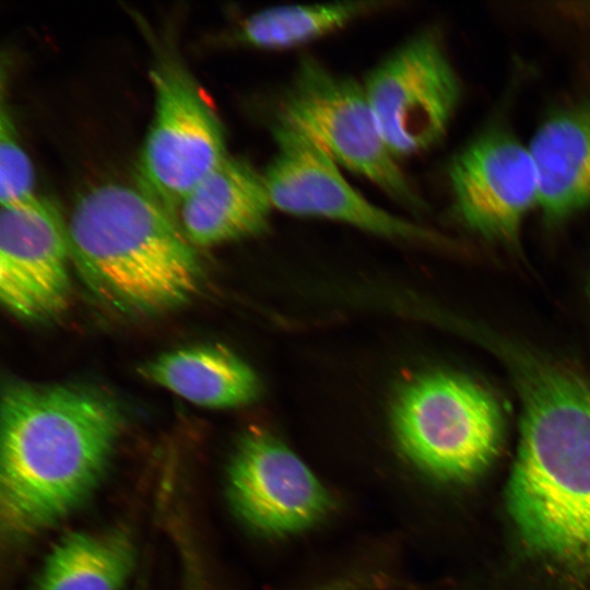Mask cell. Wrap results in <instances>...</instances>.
Wrapping results in <instances>:
<instances>
[{
  "label": "cell",
  "mask_w": 590,
  "mask_h": 590,
  "mask_svg": "<svg viewBox=\"0 0 590 590\" xmlns=\"http://www.w3.org/2000/svg\"><path fill=\"white\" fill-rule=\"evenodd\" d=\"M473 333L507 367L520 400L510 518L535 553L590 569V376L482 327Z\"/></svg>",
  "instance_id": "1"
},
{
  "label": "cell",
  "mask_w": 590,
  "mask_h": 590,
  "mask_svg": "<svg viewBox=\"0 0 590 590\" xmlns=\"http://www.w3.org/2000/svg\"><path fill=\"white\" fill-rule=\"evenodd\" d=\"M0 523L34 536L78 508L103 479L119 439V405L71 384L10 381L2 390Z\"/></svg>",
  "instance_id": "2"
},
{
  "label": "cell",
  "mask_w": 590,
  "mask_h": 590,
  "mask_svg": "<svg viewBox=\"0 0 590 590\" xmlns=\"http://www.w3.org/2000/svg\"><path fill=\"white\" fill-rule=\"evenodd\" d=\"M71 260L105 305L157 315L198 293L202 269L178 221L142 189L108 182L84 192L67 223Z\"/></svg>",
  "instance_id": "3"
},
{
  "label": "cell",
  "mask_w": 590,
  "mask_h": 590,
  "mask_svg": "<svg viewBox=\"0 0 590 590\" xmlns=\"http://www.w3.org/2000/svg\"><path fill=\"white\" fill-rule=\"evenodd\" d=\"M394 435L421 469L463 482L484 472L502 446L505 417L496 394L480 381L430 370L401 386L391 408Z\"/></svg>",
  "instance_id": "4"
},
{
  "label": "cell",
  "mask_w": 590,
  "mask_h": 590,
  "mask_svg": "<svg viewBox=\"0 0 590 590\" xmlns=\"http://www.w3.org/2000/svg\"><path fill=\"white\" fill-rule=\"evenodd\" d=\"M154 115L139 157L141 189L177 220L182 199L228 157L223 125L184 63L160 55L150 71Z\"/></svg>",
  "instance_id": "5"
},
{
  "label": "cell",
  "mask_w": 590,
  "mask_h": 590,
  "mask_svg": "<svg viewBox=\"0 0 590 590\" xmlns=\"http://www.w3.org/2000/svg\"><path fill=\"white\" fill-rule=\"evenodd\" d=\"M279 116L287 119L346 169L364 177L404 206L425 203L386 145L364 85L304 57L283 98Z\"/></svg>",
  "instance_id": "6"
},
{
  "label": "cell",
  "mask_w": 590,
  "mask_h": 590,
  "mask_svg": "<svg viewBox=\"0 0 590 590\" xmlns=\"http://www.w3.org/2000/svg\"><path fill=\"white\" fill-rule=\"evenodd\" d=\"M363 85L381 137L396 158L437 144L462 96L460 78L433 30L398 47L368 73Z\"/></svg>",
  "instance_id": "7"
},
{
  "label": "cell",
  "mask_w": 590,
  "mask_h": 590,
  "mask_svg": "<svg viewBox=\"0 0 590 590\" xmlns=\"http://www.w3.org/2000/svg\"><path fill=\"white\" fill-rule=\"evenodd\" d=\"M272 134L276 152L263 177L274 209L339 221L379 236L438 241L430 231L366 199L326 150L287 119L278 116Z\"/></svg>",
  "instance_id": "8"
},
{
  "label": "cell",
  "mask_w": 590,
  "mask_h": 590,
  "mask_svg": "<svg viewBox=\"0 0 590 590\" xmlns=\"http://www.w3.org/2000/svg\"><path fill=\"white\" fill-rule=\"evenodd\" d=\"M448 181L456 219L487 240L517 245L524 219L539 208L529 148L503 127H488L460 149Z\"/></svg>",
  "instance_id": "9"
},
{
  "label": "cell",
  "mask_w": 590,
  "mask_h": 590,
  "mask_svg": "<svg viewBox=\"0 0 590 590\" xmlns=\"http://www.w3.org/2000/svg\"><path fill=\"white\" fill-rule=\"evenodd\" d=\"M67 223L47 200L1 206L0 299L28 322L51 321L70 304Z\"/></svg>",
  "instance_id": "10"
},
{
  "label": "cell",
  "mask_w": 590,
  "mask_h": 590,
  "mask_svg": "<svg viewBox=\"0 0 590 590\" xmlns=\"http://www.w3.org/2000/svg\"><path fill=\"white\" fill-rule=\"evenodd\" d=\"M228 493L238 515L270 534L304 529L328 507L323 487L304 462L275 436L256 428L236 447Z\"/></svg>",
  "instance_id": "11"
},
{
  "label": "cell",
  "mask_w": 590,
  "mask_h": 590,
  "mask_svg": "<svg viewBox=\"0 0 590 590\" xmlns=\"http://www.w3.org/2000/svg\"><path fill=\"white\" fill-rule=\"evenodd\" d=\"M272 209L263 174L228 156L182 199L177 221L193 246L212 247L262 233Z\"/></svg>",
  "instance_id": "12"
},
{
  "label": "cell",
  "mask_w": 590,
  "mask_h": 590,
  "mask_svg": "<svg viewBox=\"0 0 590 590\" xmlns=\"http://www.w3.org/2000/svg\"><path fill=\"white\" fill-rule=\"evenodd\" d=\"M528 148L545 221L558 223L590 208V101L548 115Z\"/></svg>",
  "instance_id": "13"
},
{
  "label": "cell",
  "mask_w": 590,
  "mask_h": 590,
  "mask_svg": "<svg viewBox=\"0 0 590 590\" xmlns=\"http://www.w3.org/2000/svg\"><path fill=\"white\" fill-rule=\"evenodd\" d=\"M148 381L209 409L255 401L261 391L255 370L221 344L184 346L158 354L139 368Z\"/></svg>",
  "instance_id": "14"
},
{
  "label": "cell",
  "mask_w": 590,
  "mask_h": 590,
  "mask_svg": "<svg viewBox=\"0 0 590 590\" xmlns=\"http://www.w3.org/2000/svg\"><path fill=\"white\" fill-rule=\"evenodd\" d=\"M133 562L123 533L71 532L46 557L37 590H121Z\"/></svg>",
  "instance_id": "15"
},
{
  "label": "cell",
  "mask_w": 590,
  "mask_h": 590,
  "mask_svg": "<svg viewBox=\"0 0 590 590\" xmlns=\"http://www.w3.org/2000/svg\"><path fill=\"white\" fill-rule=\"evenodd\" d=\"M387 4L380 1H346L268 8L248 16L234 38L236 43L257 48H290L332 33Z\"/></svg>",
  "instance_id": "16"
},
{
  "label": "cell",
  "mask_w": 590,
  "mask_h": 590,
  "mask_svg": "<svg viewBox=\"0 0 590 590\" xmlns=\"http://www.w3.org/2000/svg\"><path fill=\"white\" fill-rule=\"evenodd\" d=\"M32 163L21 145L9 108L2 102L0 118L1 206L35 199Z\"/></svg>",
  "instance_id": "17"
},
{
  "label": "cell",
  "mask_w": 590,
  "mask_h": 590,
  "mask_svg": "<svg viewBox=\"0 0 590 590\" xmlns=\"http://www.w3.org/2000/svg\"><path fill=\"white\" fill-rule=\"evenodd\" d=\"M181 590H208L198 553L181 555Z\"/></svg>",
  "instance_id": "18"
}]
</instances>
